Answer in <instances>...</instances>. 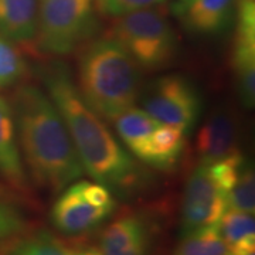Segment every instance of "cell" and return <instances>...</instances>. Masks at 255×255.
Returning a JSON list of instances; mask_svg holds the SVG:
<instances>
[{
    "label": "cell",
    "mask_w": 255,
    "mask_h": 255,
    "mask_svg": "<svg viewBox=\"0 0 255 255\" xmlns=\"http://www.w3.org/2000/svg\"><path fill=\"white\" fill-rule=\"evenodd\" d=\"M48 97L63 117L84 172L119 197H129L146 184V172L118 142L100 115L87 105L63 63L40 68Z\"/></svg>",
    "instance_id": "cell-1"
},
{
    "label": "cell",
    "mask_w": 255,
    "mask_h": 255,
    "mask_svg": "<svg viewBox=\"0 0 255 255\" xmlns=\"http://www.w3.org/2000/svg\"><path fill=\"white\" fill-rule=\"evenodd\" d=\"M11 111L18 147L37 186L55 193L81 177V160L48 94L33 84H23L14 91Z\"/></svg>",
    "instance_id": "cell-2"
},
{
    "label": "cell",
    "mask_w": 255,
    "mask_h": 255,
    "mask_svg": "<svg viewBox=\"0 0 255 255\" xmlns=\"http://www.w3.org/2000/svg\"><path fill=\"white\" fill-rule=\"evenodd\" d=\"M140 80V68L110 37L92 40L82 47L77 88L102 119L114 122L122 112L135 107Z\"/></svg>",
    "instance_id": "cell-3"
},
{
    "label": "cell",
    "mask_w": 255,
    "mask_h": 255,
    "mask_svg": "<svg viewBox=\"0 0 255 255\" xmlns=\"http://www.w3.org/2000/svg\"><path fill=\"white\" fill-rule=\"evenodd\" d=\"M107 37L117 41L145 71L163 70L173 63L179 53L174 28L163 11L155 7L115 17Z\"/></svg>",
    "instance_id": "cell-4"
},
{
    "label": "cell",
    "mask_w": 255,
    "mask_h": 255,
    "mask_svg": "<svg viewBox=\"0 0 255 255\" xmlns=\"http://www.w3.org/2000/svg\"><path fill=\"white\" fill-rule=\"evenodd\" d=\"M94 27V0H38L34 40L44 54H71Z\"/></svg>",
    "instance_id": "cell-5"
},
{
    "label": "cell",
    "mask_w": 255,
    "mask_h": 255,
    "mask_svg": "<svg viewBox=\"0 0 255 255\" xmlns=\"http://www.w3.org/2000/svg\"><path fill=\"white\" fill-rule=\"evenodd\" d=\"M142 105L157 122L180 128L186 133L191 132L201 114L200 92L190 80L177 74L163 75L149 84Z\"/></svg>",
    "instance_id": "cell-6"
},
{
    "label": "cell",
    "mask_w": 255,
    "mask_h": 255,
    "mask_svg": "<svg viewBox=\"0 0 255 255\" xmlns=\"http://www.w3.org/2000/svg\"><path fill=\"white\" fill-rule=\"evenodd\" d=\"M228 210L227 194L216 184L207 164L193 170L182 199V237L203 228L216 227Z\"/></svg>",
    "instance_id": "cell-7"
},
{
    "label": "cell",
    "mask_w": 255,
    "mask_h": 255,
    "mask_svg": "<svg viewBox=\"0 0 255 255\" xmlns=\"http://www.w3.org/2000/svg\"><path fill=\"white\" fill-rule=\"evenodd\" d=\"M157 226L143 213H124L102 230L98 247L104 255H153Z\"/></svg>",
    "instance_id": "cell-8"
},
{
    "label": "cell",
    "mask_w": 255,
    "mask_h": 255,
    "mask_svg": "<svg viewBox=\"0 0 255 255\" xmlns=\"http://www.w3.org/2000/svg\"><path fill=\"white\" fill-rule=\"evenodd\" d=\"M51 207L50 220L55 230L65 236H81L101 226L112 216L110 209L94 206L82 194L80 182L63 189Z\"/></svg>",
    "instance_id": "cell-9"
},
{
    "label": "cell",
    "mask_w": 255,
    "mask_h": 255,
    "mask_svg": "<svg viewBox=\"0 0 255 255\" xmlns=\"http://www.w3.org/2000/svg\"><path fill=\"white\" fill-rule=\"evenodd\" d=\"M237 0H176L172 11L191 34L214 36L234 21Z\"/></svg>",
    "instance_id": "cell-10"
},
{
    "label": "cell",
    "mask_w": 255,
    "mask_h": 255,
    "mask_svg": "<svg viewBox=\"0 0 255 255\" xmlns=\"http://www.w3.org/2000/svg\"><path fill=\"white\" fill-rule=\"evenodd\" d=\"M200 164H213L233 156L241 155L238 149V125L227 110L210 114L201 125L194 142Z\"/></svg>",
    "instance_id": "cell-11"
},
{
    "label": "cell",
    "mask_w": 255,
    "mask_h": 255,
    "mask_svg": "<svg viewBox=\"0 0 255 255\" xmlns=\"http://www.w3.org/2000/svg\"><path fill=\"white\" fill-rule=\"evenodd\" d=\"M0 176L20 191H27L28 180L20 155L13 111L7 100L0 95Z\"/></svg>",
    "instance_id": "cell-12"
},
{
    "label": "cell",
    "mask_w": 255,
    "mask_h": 255,
    "mask_svg": "<svg viewBox=\"0 0 255 255\" xmlns=\"http://www.w3.org/2000/svg\"><path fill=\"white\" fill-rule=\"evenodd\" d=\"M186 135L187 133L180 128L160 124L132 153L155 169L172 170L182 157L186 146Z\"/></svg>",
    "instance_id": "cell-13"
},
{
    "label": "cell",
    "mask_w": 255,
    "mask_h": 255,
    "mask_svg": "<svg viewBox=\"0 0 255 255\" xmlns=\"http://www.w3.org/2000/svg\"><path fill=\"white\" fill-rule=\"evenodd\" d=\"M38 0H0V36L16 44L36 38Z\"/></svg>",
    "instance_id": "cell-14"
},
{
    "label": "cell",
    "mask_w": 255,
    "mask_h": 255,
    "mask_svg": "<svg viewBox=\"0 0 255 255\" xmlns=\"http://www.w3.org/2000/svg\"><path fill=\"white\" fill-rule=\"evenodd\" d=\"M67 243L48 231H28L0 250V255H74Z\"/></svg>",
    "instance_id": "cell-15"
},
{
    "label": "cell",
    "mask_w": 255,
    "mask_h": 255,
    "mask_svg": "<svg viewBox=\"0 0 255 255\" xmlns=\"http://www.w3.org/2000/svg\"><path fill=\"white\" fill-rule=\"evenodd\" d=\"M114 122L119 137L130 152H133L137 146L143 143L160 125V122L152 118L146 111L137 110L135 107L122 112L114 119Z\"/></svg>",
    "instance_id": "cell-16"
},
{
    "label": "cell",
    "mask_w": 255,
    "mask_h": 255,
    "mask_svg": "<svg viewBox=\"0 0 255 255\" xmlns=\"http://www.w3.org/2000/svg\"><path fill=\"white\" fill-rule=\"evenodd\" d=\"M170 255H228V247L216 227L203 228L183 236Z\"/></svg>",
    "instance_id": "cell-17"
},
{
    "label": "cell",
    "mask_w": 255,
    "mask_h": 255,
    "mask_svg": "<svg viewBox=\"0 0 255 255\" xmlns=\"http://www.w3.org/2000/svg\"><path fill=\"white\" fill-rule=\"evenodd\" d=\"M216 228L227 247L233 246L244 238L255 236L254 214L230 209L223 214Z\"/></svg>",
    "instance_id": "cell-18"
},
{
    "label": "cell",
    "mask_w": 255,
    "mask_h": 255,
    "mask_svg": "<svg viewBox=\"0 0 255 255\" xmlns=\"http://www.w3.org/2000/svg\"><path fill=\"white\" fill-rule=\"evenodd\" d=\"M14 44L0 36V90L14 85L26 74V61Z\"/></svg>",
    "instance_id": "cell-19"
},
{
    "label": "cell",
    "mask_w": 255,
    "mask_h": 255,
    "mask_svg": "<svg viewBox=\"0 0 255 255\" xmlns=\"http://www.w3.org/2000/svg\"><path fill=\"white\" fill-rule=\"evenodd\" d=\"M228 209L240 210L254 214L255 211V176L253 164L247 160L234 187L227 193Z\"/></svg>",
    "instance_id": "cell-20"
},
{
    "label": "cell",
    "mask_w": 255,
    "mask_h": 255,
    "mask_svg": "<svg viewBox=\"0 0 255 255\" xmlns=\"http://www.w3.org/2000/svg\"><path fill=\"white\" fill-rule=\"evenodd\" d=\"M30 231V223L13 203L0 199V250Z\"/></svg>",
    "instance_id": "cell-21"
},
{
    "label": "cell",
    "mask_w": 255,
    "mask_h": 255,
    "mask_svg": "<svg viewBox=\"0 0 255 255\" xmlns=\"http://www.w3.org/2000/svg\"><path fill=\"white\" fill-rule=\"evenodd\" d=\"M164 0H95L97 10L107 17H121L136 10L153 7Z\"/></svg>",
    "instance_id": "cell-22"
},
{
    "label": "cell",
    "mask_w": 255,
    "mask_h": 255,
    "mask_svg": "<svg viewBox=\"0 0 255 255\" xmlns=\"http://www.w3.org/2000/svg\"><path fill=\"white\" fill-rule=\"evenodd\" d=\"M74 255H104L100 251H97V250H84V251H75V254Z\"/></svg>",
    "instance_id": "cell-23"
}]
</instances>
